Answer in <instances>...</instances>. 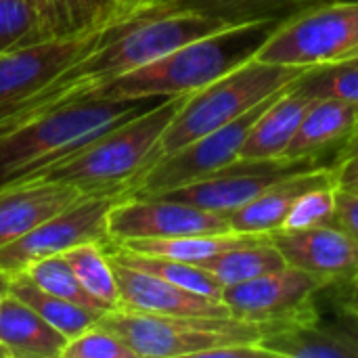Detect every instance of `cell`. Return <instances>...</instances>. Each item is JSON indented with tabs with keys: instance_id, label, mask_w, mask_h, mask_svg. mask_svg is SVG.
<instances>
[{
	"instance_id": "obj_1",
	"label": "cell",
	"mask_w": 358,
	"mask_h": 358,
	"mask_svg": "<svg viewBox=\"0 0 358 358\" xmlns=\"http://www.w3.org/2000/svg\"><path fill=\"white\" fill-rule=\"evenodd\" d=\"M231 25L235 23L185 8L176 0H166L159 8L107 36L31 96L2 109L0 132L29 122L42 113L82 103L111 80L149 61H155L157 57L187 42L222 31Z\"/></svg>"
},
{
	"instance_id": "obj_2",
	"label": "cell",
	"mask_w": 358,
	"mask_h": 358,
	"mask_svg": "<svg viewBox=\"0 0 358 358\" xmlns=\"http://www.w3.org/2000/svg\"><path fill=\"white\" fill-rule=\"evenodd\" d=\"M279 21L235 23L187 42L92 92L86 101H138L191 94L252 59Z\"/></svg>"
},
{
	"instance_id": "obj_3",
	"label": "cell",
	"mask_w": 358,
	"mask_h": 358,
	"mask_svg": "<svg viewBox=\"0 0 358 358\" xmlns=\"http://www.w3.org/2000/svg\"><path fill=\"white\" fill-rule=\"evenodd\" d=\"M187 96L189 94L157 99L141 113L105 130L101 136L63 159L21 180H61L76 185L90 195L113 193L122 197L126 185L149 166L159 136L174 120Z\"/></svg>"
},
{
	"instance_id": "obj_4",
	"label": "cell",
	"mask_w": 358,
	"mask_h": 358,
	"mask_svg": "<svg viewBox=\"0 0 358 358\" xmlns=\"http://www.w3.org/2000/svg\"><path fill=\"white\" fill-rule=\"evenodd\" d=\"M155 101H82L0 132V187L63 159Z\"/></svg>"
},
{
	"instance_id": "obj_5",
	"label": "cell",
	"mask_w": 358,
	"mask_h": 358,
	"mask_svg": "<svg viewBox=\"0 0 358 358\" xmlns=\"http://www.w3.org/2000/svg\"><path fill=\"white\" fill-rule=\"evenodd\" d=\"M302 71L304 67L275 65L252 57L208 86L191 92L159 136L149 164L241 117L296 82Z\"/></svg>"
},
{
	"instance_id": "obj_6",
	"label": "cell",
	"mask_w": 358,
	"mask_h": 358,
	"mask_svg": "<svg viewBox=\"0 0 358 358\" xmlns=\"http://www.w3.org/2000/svg\"><path fill=\"white\" fill-rule=\"evenodd\" d=\"M115 334L136 358H203L231 344H260L271 325L235 317H164L109 310L99 321Z\"/></svg>"
},
{
	"instance_id": "obj_7",
	"label": "cell",
	"mask_w": 358,
	"mask_h": 358,
	"mask_svg": "<svg viewBox=\"0 0 358 358\" xmlns=\"http://www.w3.org/2000/svg\"><path fill=\"white\" fill-rule=\"evenodd\" d=\"M166 0H115L92 25L0 55V111L44 88L57 73L130 21L159 8Z\"/></svg>"
},
{
	"instance_id": "obj_8",
	"label": "cell",
	"mask_w": 358,
	"mask_h": 358,
	"mask_svg": "<svg viewBox=\"0 0 358 358\" xmlns=\"http://www.w3.org/2000/svg\"><path fill=\"white\" fill-rule=\"evenodd\" d=\"M358 46V2L329 0L279 21L254 55L289 67L344 61Z\"/></svg>"
},
{
	"instance_id": "obj_9",
	"label": "cell",
	"mask_w": 358,
	"mask_h": 358,
	"mask_svg": "<svg viewBox=\"0 0 358 358\" xmlns=\"http://www.w3.org/2000/svg\"><path fill=\"white\" fill-rule=\"evenodd\" d=\"M277 94L262 101L260 105H256L241 117L233 120L231 124H227L197 141H191L189 145L149 164L141 174H136L126 185V189L122 191V199L159 197L168 191H174L178 187L208 178V176L229 168L231 164H235L239 159L243 143L250 134V128L254 126L258 115L264 111V107Z\"/></svg>"
},
{
	"instance_id": "obj_10",
	"label": "cell",
	"mask_w": 358,
	"mask_h": 358,
	"mask_svg": "<svg viewBox=\"0 0 358 358\" xmlns=\"http://www.w3.org/2000/svg\"><path fill=\"white\" fill-rule=\"evenodd\" d=\"M120 195H84L65 210L40 222L21 239L0 250V271L8 277L23 273L29 264L61 256L82 243H111L107 218Z\"/></svg>"
},
{
	"instance_id": "obj_11",
	"label": "cell",
	"mask_w": 358,
	"mask_h": 358,
	"mask_svg": "<svg viewBox=\"0 0 358 358\" xmlns=\"http://www.w3.org/2000/svg\"><path fill=\"white\" fill-rule=\"evenodd\" d=\"M327 287L325 279L285 264L252 281L224 287L222 302L231 317L273 327L308 313Z\"/></svg>"
},
{
	"instance_id": "obj_12",
	"label": "cell",
	"mask_w": 358,
	"mask_h": 358,
	"mask_svg": "<svg viewBox=\"0 0 358 358\" xmlns=\"http://www.w3.org/2000/svg\"><path fill=\"white\" fill-rule=\"evenodd\" d=\"M317 166H325L315 159H300V162H241L237 159L229 168L195 180L191 185L178 187L168 191L159 197H168L174 201H182L214 214L231 216L239 208L248 206L256 197H260L268 187L279 182L285 176H292L302 170H310Z\"/></svg>"
},
{
	"instance_id": "obj_13",
	"label": "cell",
	"mask_w": 358,
	"mask_h": 358,
	"mask_svg": "<svg viewBox=\"0 0 358 358\" xmlns=\"http://www.w3.org/2000/svg\"><path fill=\"white\" fill-rule=\"evenodd\" d=\"M109 241L170 239L197 233L231 231L229 216L214 214L168 197H128L115 201L107 218Z\"/></svg>"
},
{
	"instance_id": "obj_14",
	"label": "cell",
	"mask_w": 358,
	"mask_h": 358,
	"mask_svg": "<svg viewBox=\"0 0 358 358\" xmlns=\"http://www.w3.org/2000/svg\"><path fill=\"white\" fill-rule=\"evenodd\" d=\"M260 346L273 358H358V310L344 304L323 315L315 304L302 317L266 329Z\"/></svg>"
},
{
	"instance_id": "obj_15",
	"label": "cell",
	"mask_w": 358,
	"mask_h": 358,
	"mask_svg": "<svg viewBox=\"0 0 358 358\" xmlns=\"http://www.w3.org/2000/svg\"><path fill=\"white\" fill-rule=\"evenodd\" d=\"M285 264L313 273L329 285L348 281L358 273V241L336 224L271 233Z\"/></svg>"
},
{
	"instance_id": "obj_16",
	"label": "cell",
	"mask_w": 358,
	"mask_h": 358,
	"mask_svg": "<svg viewBox=\"0 0 358 358\" xmlns=\"http://www.w3.org/2000/svg\"><path fill=\"white\" fill-rule=\"evenodd\" d=\"M111 264L120 298L117 310L164 317H231L222 300L180 289L151 273L122 264L115 258H111Z\"/></svg>"
},
{
	"instance_id": "obj_17",
	"label": "cell",
	"mask_w": 358,
	"mask_h": 358,
	"mask_svg": "<svg viewBox=\"0 0 358 358\" xmlns=\"http://www.w3.org/2000/svg\"><path fill=\"white\" fill-rule=\"evenodd\" d=\"M90 195L61 180H19L0 187V250L46 218Z\"/></svg>"
},
{
	"instance_id": "obj_18",
	"label": "cell",
	"mask_w": 358,
	"mask_h": 358,
	"mask_svg": "<svg viewBox=\"0 0 358 358\" xmlns=\"http://www.w3.org/2000/svg\"><path fill=\"white\" fill-rule=\"evenodd\" d=\"M327 182H338L336 164H325L285 176L273 187H268L260 197L233 212L229 216L231 231L271 235L283 227L285 216L289 214L292 206L302 193Z\"/></svg>"
},
{
	"instance_id": "obj_19",
	"label": "cell",
	"mask_w": 358,
	"mask_h": 358,
	"mask_svg": "<svg viewBox=\"0 0 358 358\" xmlns=\"http://www.w3.org/2000/svg\"><path fill=\"white\" fill-rule=\"evenodd\" d=\"M358 128V105L340 99H315L306 109L292 143L281 159L300 162L315 159L334 147L338 151Z\"/></svg>"
},
{
	"instance_id": "obj_20",
	"label": "cell",
	"mask_w": 358,
	"mask_h": 358,
	"mask_svg": "<svg viewBox=\"0 0 358 358\" xmlns=\"http://www.w3.org/2000/svg\"><path fill=\"white\" fill-rule=\"evenodd\" d=\"M313 101L315 99L300 92L292 82L258 115V120L250 128L239 159L241 162L281 159Z\"/></svg>"
},
{
	"instance_id": "obj_21",
	"label": "cell",
	"mask_w": 358,
	"mask_h": 358,
	"mask_svg": "<svg viewBox=\"0 0 358 358\" xmlns=\"http://www.w3.org/2000/svg\"><path fill=\"white\" fill-rule=\"evenodd\" d=\"M65 344L63 334L6 292L0 302V352L4 358H61Z\"/></svg>"
},
{
	"instance_id": "obj_22",
	"label": "cell",
	"mask_w": 358,
	"mask_h": 358,
	"mask_svg": "<svg viewBox=\"0 0 358 358\" xmlns=\"http://www.w3.org/2000/svg\"><path fill=\"white\" fill-rule=\"evenodd\" d=\"M264 237H268V235L220 231V233H197V235H182V237H170V239H134V241L115 243V245L136 252V254L199 264V262L214 258L227 250H233V248H239L245 243H254Z\"/></svg>"
},
{
	"instance_id": "obj_23",
	"label": "cell",
	"mask_w": 358,
	"mask_h": 358,
	"mask_svg": "<svg viewBox=\"0 0 358 358\" xmlns=\"http://www.w3.org/2000/svg\"><path fill=\"white\" fill-rule=\"evenodd\" d=\"M8 292L15 294L19 300H23L34 313H38L50 327H55L67 340L94 327L103 317V313L88 310L80 304H73L69 300H63L59 296H52V294L40 289L23 273L10 277Z\"/></svg>"
},
{
	"instance_id": "obj_24",
	"label": "cell",
	"mask_w": 358,
	"mask_h": 358,
	"mask_svg": "<svg viewBox=\"0 0 358 358\" xmlns=\"http://www.w3.org/2000/svg\"><path fill=\"white\" fill-rule=\"evenodd\" d=\"M107 252L111 258L120 260L122 264H128L132 268H138L143 273H151L180 289L206 296V298H214V300H222V285L220 281L206 271L199 264L193 262H182V260H172V258H159V256H147V254H136L130 250H124L120 245H111L107 243Z\"/></svg>"
},
{
	"instance_id": "obj_25",
	"label": "cell",
	"mask_w": 358,
	"mask_h": 358,
	"mask_svg": "<svg viewBox=\"0 0 358 358\" xmlns=\"http://www.w3.org/2000/svg\"><path fill=\"white\" fill-rule=\"evenodd\" d=\"M199 266L210 271L220 281L222 287H229V285L252 281L266 273L279 271L285 266V260L268 235L260 241L245 243V245L227 250L214 258H208L199 262Z\"/></svg>"
},
{
	"instance_id": "obj_26",
	"label": "cell",
	"mask_w": 358,
	"mask_h": 358,
	"mask_svg": "<svg viewBox=\"0 0 358 358\" xmlns=\"http://www.w3.org/2000/svg\"><path fill=\"white\" fill-rule=\"evenodd\" d=\"M52 38L46 0H0V55Z\"/></svg>"
},
{
	"instance_id": "obj_27",
	"label": "cell",
	"mask_w": 358,
	"mask_h": 358,
	"mask_svg": "<svg viewBox=\"0 0 358 358\" xmlns=\"http://www.w3.org/2000/svg\"><path fill=\"white\" fill-rule=\"evenodd\" d=\"M78 277L80 285L109 313L120 308L113 264L105 243H82L61 254Z\"/></svg>"
},
{
	"instance_id": "obj_28",
	"label": "cell",
	"mask_w": 358,
	"mask_h": 358,
	"mask_svg": "<svg viewBox=\"0 0 358 358\" xmlns=\"http://www.w3.org/2000/svg\"><path fill=\"white\" fill-rule=\"evenodd\" d=\"M185 8L218 17L229 23L283 21L300 10L329 0H176Z\"/></svg>"
},
{
	"instance_id": "obj_29",
	"label": "cell",
	"mask_w": 358,
	"mask_h": 358,
	"mask_svg": "<svg viewBox=\"0 0 358 358\" xmlns=\"http://www.w3.org/2000/svg\"><path fill=\"white\" fill-rule=\"evenodd\" d=\"M294 86L310 99H340L358 105V59L308 67Z\"/></svg>"
},
{
	"instance_id": "obj_30",
	"label": "cell",
	"mask_w": 358,
	"mask_h": 358,
	"mask_svg": "<svg viewBox=\"0 0 358 358\" xmlns=\"http://www.w3.org/2000/svg\"><path fill=\"white\" fill-rule=\"evenodd\" d=\"M21 275V273H19ZM23 275L38 285L40 289L59 296L63 300H69L73 304H80L88 310H96V313H107L78 281V277L73 275L71 266L67 264V260L63 256H50L44 260H38L34 264H29Z\"/></svg>"
},
{
	"instance_id": "obj_31",
	"label": "cell",
	"mask_w": 358,
	"mask_h": 358,
	"mask_svg": "<svg viewBox=\"0 0 358 358\" xmlns=\"http://www.w3.org/2000/svg\"><path fill=\"white\" fill-rule=\"evenodd\" d=\"M338 182H327L302 193L296 203L292 206L289 214L283 220L285 231L334 224L336 218V197H338Z\"/></svg>"
},
{
	"instance_id": "obj_32",
	"label": "cell",
	"mask_w": 358,
	"mask_h": 358,
	"mask_svg": "<svg viewBox=\"0 0 358 358\" xmlns=\"http://www.w3.org/2000/svg\"><path fill=\"white\" fill-rule=\"evenodd\" d=\"M115 0H46L50 25L57 38L92 25Z\"/></svg>"
},
{
	"instance_id": "obj_33",
	"label": "cell",
	"mask_w": 358,
	"mask_h": 358,
	"mask_svg": "<svg viewBox=\"0 0 358 358\" xmlns=\"http://www.w3.org/2000/svg\"><path fill=\"white\" fill-rule=\"evenodd\" d=\"M61 358H136V355L109 329L99 323L67 340Z\"/></svg>"
},
{
	"instance_id": "obj_34",
	"label": "cell",
	"mask_w": 358,
	"mask_h": 358,
	"mask_svg": "<svg viewBox=\"0 0 358 358\" xmlns=\"http://www.w3.org/2000/svg\"><path fill=\"white\" fill-rule=\"evenodd\" d=\"M334 224L352 235L358 241V191L338 187Z\"/></svg>"
},
{
	"instance_id": "obj_35",
	"label": "cell",
	"mask_w": 358,
	"mask_h": 358,
	"mask_svg": "<svg viewBox=\"0 0 358 358\" xmlns=\"http://www.w3.org/2000/svg\"><path fill=\"white\" fill-rule=\"evenodd\" d=\"M338 168V185L340 187H358V157L344 159L336 164Z\"/></svg>"
},
{
	"instance_id": "obj_36",
	"label": "cell",
	"mask_w": 358,
	"mask_h": 358,
	"mask_svg": "<svg viewBox=\"0 0 358 358\" xmlns=\"http://www.w3.org/2000/svg\"><path fill=\"white\" fill-rule=\"evenodd\" d=\"M352 157H358V128L355 130V134L344 143V147L338 151L336 164H340V162H344V159H352Z\"/></svg>"
},
{
	"instance_id": "obj_37",
	"label": "cell",
	"mask_w": 358,
	"mask_h": 358,
	"mask_svg": "<svg viewBox=\"0 0 358 358\" xmlns=\"http://www.w3.org/2000/svg\"><path fill=\"white\" fill-rule=\"evenodd\" d=\"M8 285H10V277H8L6 273L0 271V302H2V298L6 296V292H8ZM2 357H4V355H2Z\"/></svg>"
},
{
	"instance_id": "obj_38",
	"label": "cell",
	"mask_w": 358,
	"mask_h": 358,
	"mask_svg": "<svg viewBox=\"0 0 358 358\" xmlns=\"http://www.w3.org/2000/svg\"><path fill=\"white\" fill-rule=\"evenodd\" d=\"M357 57H358V46L352 50V52H350V55H348V57H346V59H357ZM346 59H344V61H346Z\"/></svg>"
},
{
	"instance_id": "obj_39",
	"label": "cell",
	"mask_w": 358,
	"mask_h": 358,
	"mask_svg": "<svg viewBox=\"0 0 358 358\" xmlns=\"http://www.w3.org/2000/svg\"><path fill=\"white\" fill-rule=\"evenodd\" d=\"M342 189H352V191H358V187H342Z\"/></svg>"
},
{
	"instance_id": "obj_40",
	"label": "cell",
	"mask_w": 358,
	"mask_h": 358,
	"mask_svg": "<svg viewBox=\"0 0 358 358\" xmlns=\"http://www.w3.org/2000/svg\"><path fill=\"white\" fill-rule=\"evenodd\" d=\"M350 2H358V0H350Z\"/></svg>"
},
{
	"instance_id": "obj_41",
	"label": "cell",
	"mask_w": 358,
	"mask_h": 358,
	"mask_svg": "<svg viewBox=\"0 0 358 358\" xmlns=\"http://www.w3.org/2000/svg\"><path fill=\"white\" fill-rule=\"evenodd\" d=\"M0 358H4V357H2V352H0Z\"/></svg>"
},
{
	"instance_id": "obj_42",
	"label": "cell",
	"mask_w": 358,
	"mask_h": 358,
	"mask_svg": "<svg viewBox=\"0 0 358 358\" xmlns=\"http://www.w3.org/2000/svg\"><path fill=\"white\" fill-rule=\"evenodd\" d=\"M357 59H358V57H357Z\"/></svg>"
}]
</instances>
